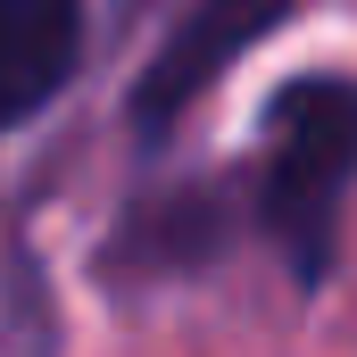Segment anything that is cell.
Listing matches in <instances>:
<instances>
[{"label":"cell","mask_w":357,"mask_h":357,"mask_svg":"<svg viewBox=\"0 0 357 357\" xmlns=\"http://www.w3.org/2000/svg\"><path fill=\"white\" fill-rule=\"evenodd\" d=\"M282 17H291V0H191L175 17V33L150 50V67L133 75V100H125L133 133H142V142H167L183 116L225 84V67H233L250 42H266Z\"/></svg>","instance_id":"cell-2"},{"label":"cell","mask_w":357,"mask_h":357,"mask_svg":"<svg viewBox=\"0 0 357 357\" xmlns=\"http://www.w3.org/2000/svg\"><path fill=\"white\" fill-rule=\"evenodd\" d=\"M84 67V0H0V133L33 125Z\"/></svg>","instance_id":"cell-3"},{"label":"cell","mask_w":357,"mask_h":357,"mask_svg":"<svg viewBox=\"0 0 357 357\" xmlns=\"http://www.w3.org/2000/svg\"><path fill=\"white\" fill-rule=\"evenodd\" d=\"M208 250H216V191H150L125 208L108 266L133 258V274H191Z\"/></svg>","instance_id":"cell-4"},{"label":"cell","mask_w":357,"mask_h":357,"mask_svg":"<svg viewBox=\"0 0 357 357\" xmlns=\"http://www.w3.org/2000/svg\"><path fill=\"white\" fill-rule=\"evenodd\" d=\"M357 183V75H291L266 91V150H258V233L316 291L341 258V208Z\"/></svg>","instance_id":"cell-1"}]
</instances>
